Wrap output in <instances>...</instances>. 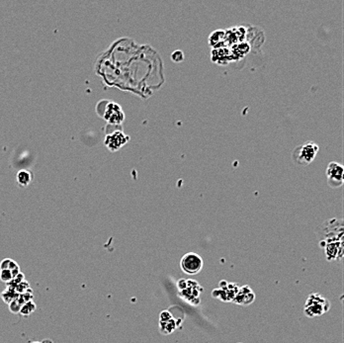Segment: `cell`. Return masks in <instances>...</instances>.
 <instances>
[{
	"mask_svg": "<svg viewBox=\"0 0 344 343\" xmlns=\"http://www.w3.org/2000/svg\"><path fill=\"white\" fill-rule=\"evenodd\" d=\"M36 309H37V306H36V304L34 303L33 300H32V301H29V302L25 303V304L21 307V310H20V312H19V313L22 314L23 316L27 318V316H29L30 314H32L34 311L36 310Z\"/></svg>",
	"mask_w": 344,
	"mask_h": 343,
	"instance_id": "5bb4252c",
	"label": "cell"
},
{
	"mask_svg": "<svg viewBox=\"0 0 344 343\" xmlns=\"http://www.w3.org/2000/svg\"><path fill=\"white\" fill-rule=\"evenodd\" d=\"M104 118L110 124L120 125L125 120V114L120 105L114 102H109L106 107Z\"/></svg>",
	"mask_w": 344,
	"mask_h": 343,
	"instance_id": "ba28073f",
	"label": "cell"
},
{
	"mask_svg": "<svg viewBox=\"0 0 344 343\" xmlns=\"http://www.w3.org/2000/svg\"><path fill=\"white\" fill-rule=\"evenodd\" d=\"M30 343H41V342H39V341H32V342Z\"/></svg>",
	"mask_w": 344,
	"mask_h": 343,
	"instance_id": "ffe728a7",
	"label": "cell"
},
{
	"mask_svg": "<svg viewBox=\"0 0 344 343\" xmlns=\"http://www.w3.org/2000/svg\"><path fill=\"white\" fill-rule=\"evenodd\" d=\"M41 343H54V341L50 340V339H45V340H43Z\"/></svg>",
	"mask_w": 344,
	"mask_h": 343,
	"instance_id": "d6986e66",
	"label": "cell"
},
{
	"mask_svg": "<svg viewBox=\"0 0 344 343\" xmlns=\"http://www.w3.org/2000/svg\"><path fill=\"white\" fill-rule=\"evenodd\" d=\"M33 179V173L28 169H22L18 171L16 175L17 183L21 187H27Z\"/></svg>",
	"mask_w": 344,
	"mask_h": 343,
	"instance_id": "8fae6325",
	"label": "cell"
},
{
	"mask_svg": "<svg viewBox=\"0 0 344 343\" xmlns=\"http://www.w3.org/2000/svg\"><path fill=\"white\" fill-rule=\"evenodd\" d=\"M224 284L225 285H223L221 282L219 289L214 290L213 297L216 299L222 300L223 302H232L240 289V286H237V284H232L228 282H224Z\"/></svg>",
	"mask_w": 344,
	"mask_h": 343,
	"instance_id": "8992f818",
	"label": "cell"
},
{
	"mask_svg": "<svg viewBox=\"0 0 344 343\" xmlns=\"http://www.w3.org/2000/svg\"><path fill=\"white\" fill-rule=\"evenodd\" d=\"M326 251V256L328 261L342 260L343 257V242L329 243L323 247Z\"/></svg>",
	"mask_w": 344,
	"mask_h": 343,
	"instance_id": "9c48e42d",
	"label": "cell"
},
{
	"mask_svg": "<svg viewBox=\"0 0 344 343\" xmlns=\"http://www.w3.org/2000/svg\"><path fill=\"white\" fill-rule=\"evenodd\" d=\"M15 277H16V275L11 270H7V269L0 270V280L3 283H5L6 285H8L10 282H12V280Z\"/></svg>",
	"mask_w": 344,
	"mask_h": 343,
	"instance_id": "2e32d148",
	"label": "cell"
},
{
	"mask_svg": "<svg viewBox=\"0 0 344 343\" xmlns=\"http://www.w3.org/2000/svg\"><path fill=\"white\" fill-rule=\"evenodd\" d=\"M130 138L126 136L122 131H115L112 134H108L105 138V145L111 151H117L122 147H124Z\"/></svg>",
	"mask_w": 344,
	"mask_h": 343,
	"instance_id": "52a82bcc",
	"label": "cell"
},
{
	"mask_svg": "<svg viewBox=\"0 0 344 343\" xmlns=\"http://www.w3.org/2000/svg\"><path fill=\"white\" fill-rule=\"evenodd\" d=\"M328 185L331 189H338L343 185V165L336 162L329 163L326 170Z\"/></svg>",
	"mask_w": 344,
	"mask_h": 343,
	"instance_id": "5b68a950",
	"label": "cell"
},
{
	"mask_svg": "<svg viewBox=\"0 0 344 343\" xmlns=\"http://www.w3.org/2000/svg\"><path fill=\"white\" fill-rule=\"evenodd\" d=\"M319 151L320 147L315 143L306 142L293 149L291 157L296 165L308 166L314 161Z\"/></svg>",
	"mask_w": 344,
	"mask_h": 343,
	"instance_id": "7a4b0ae2",
	"label": "cell"
},
{
	"mask_svg": "<svg viewBox=\"0 0 344 343\" xmlns=\"http://www.w3.org/2000/svg\"><path fill=\"white\" fill-rule=\"evenodd\" d=\"M8 306H9V310L12 313H19L20 310H21V307H22V304L18 301V299L16 298L14 301H12L10 304H8Z\"/></svg>",
	"mask_w": 344,
	"mask_h": 343,
	"instance_id": "e0dca14e",
	"label": "cell"
},
{
	"mask_svg": "<svg viewBox=\"0 0 344 343\" xmlns=\"http://www.w3.org/2000/svg\"><path fill=\"white\" fill-rule=\"evenodd\" d=\"M204 262L202 257L195 252H188L181 258L180 267L182 271L190 276L196 275L203 269Z\"/></svg>",
	"mask_w": 344,
	"mask_h": 343,
	"instance_id": "277c9868",
	"label": "cell"
},
{
	"mask_svg": "<svg viewBox=\"0 0 344 343\" xmlns=\"http://www.w3.org/2000/svg\"><path fill=\"white\" fill-rule=\"evenodd\" d=\"M343 220L331 219L319 226L316 231L321 238L320 246L323 248L329 243L343 242Z\"/></svg>",
	"mask_w": 344,
	"mask_h": 343,
	"instance_id": "6da1fadb",
	"label": "cell"
},
{
	"mask_svg": "<svg viewBox=\"0 0 344 343\" xmlns=\"http://www.w3.org/2000/svg\"><path fill=\"white\" fill-rule=\"evenodd\" d=\"M171 59L175 63H180L184 61V54L182 50H175L171 55Z\"/></svg>",
	"mask_w": 344,
	"mask_h": 343,
	"instance_id": "ac0fdd59",
	"label": "cell"
},
{
	"mask_svg": "<svg viewBox=\"0 0 344 343\" xmlns=\"http://www.w3.org/2000/svg\"><path fill=\"white\" fill-rule=\"evenodd\" d=\"M17 297H18V294L12 288H9V287H7V289L1 293V298L6 304H10L12 301L16 299Z\"/></svg>",
	"mask_w": 344,
	"mask_h": 343,
	"instance_id": "9a60e30c",
	"label": "cell"
},
{
	"mask_svg": "<svg viewBox=\"0 0 344 343\" xmlns=\"http://www.w3.org/2000/svg\"><path fill=\"white\" fill-rule=\"evenodd\" d=\"M330 310V302L317 293L310 295L304 306V312L308 318L321 316Z\"/></svg>",
	"mask_w": 344,
	"mask_h": 343,
	"instance_id": "3957f363",
	"label": "cell"
},
{
	"mask_svg": "<svg viewBox=\"0 0 344 343\" xmlns=\"http://www.w3.org/2000/svg\"><path fill=\"white\" fill-rule=\"evenodd\" d=\"M254 300H255V294L252 291V289L248 286H243V287H240V289L235 295L234 299L232 300V302L237 304V305L248 306V305L252 304Z\"/></svg>",
	"mask_w": 344,
	"mask_h": 343,
	"instance_id": "30bf717a",
	"label": "cell"
},
{
	"mask_svg": "<svg viewBox=\"0 0 344 343\" xmlns=\"http://www.w3.org/2000/svg\"><path fill=\"white\" fill-rule=\"evenodd\" d=\"M2 269L11 270L16 276L21 272L19 265L13 259H11V258H5V259H3L1 261V263H0V270H2Z\"/></svg>",
	"mask_w": 344,
	"mask_h": 343,
	"instance_id": "4fadbf2b",
	"label": "cell"
},
{
	"mask_svg": "<svg viewBox=\"0 0 344 343\" xmlns=\"http://www.w3.org/2000/svg\"><path fill=\"white\" fill-rule=\"evenodd\" d=\"M177 327H178V325L173 318H171L170 320H168L166 322L160 323V330H161V333H163V334L172 333L177 328Z\"/></svg>",
	"mask_w": 344,
	"mask_h": 343,
	"instance_id": "7c38bea8",
	"label": "cell"
}]
</instances>
